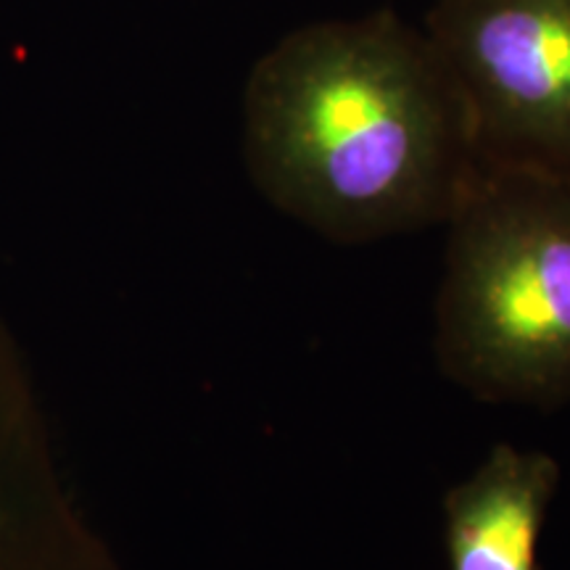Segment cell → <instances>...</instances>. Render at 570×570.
Instances as JSON below:
<instances>
[{
	"label": "cell",
	"mask_w": 570,
	"mask_h": 570,
	"mask_svg": "<svg viewBox=\"0 0 570 570\" xmlns=\"http://www.w3.org/2000/svg\"><path fill=\"white\" fill-rule=\"evenodd\" d=\"M244 161L277 212L362 246L444 225L479 154L428 35L375 11L296 27L254 63Z\"/></svg>",
	"instance_id": "obj_1"
},
{
	"label": "cell",
	"mask_w": 570,
	"mask_h": 570,
	"mask_svg": "<svg viewBox=\"0 0 570 570\" xmlns=\"http://www.w3.org/2000/svg\"><path fill=\"white\" fill-rule=\"evenodd\" d=\"M433 348L487 404H570V175L479 161L444 223Z\"/></svg>",
	"instance_id": "obj_2"
},
{
	"label": "cell",
	"mask_w": 570,
	"mask_h": 570,
	"mask_svg": "<svg viewBox=\"0 0 570 570\" xmlns=\"http://www.w3.org/2000/svg\"><path fill=\"white\" fill-rule=\"evenodd\" d=\"M423 32L479 161L570 175V0H436Z\"/></svg>",
	"instance_id": "obj_3"
},
{
	"label": "cell",
	"mask_w": 570,
	"mask_h": 570,
	"mask_svg": "<svg viewBox=\"0 0 570 570\" xmlns=\"http://www.w3.org/2000/svg\"><path fill=\"white\" fill-rule=\"evenodd\" d=\"M0 570H119L71 489L17 327L0 304Z\"/></svg>",
	"instance_id": "obj_4"
},
{
	"label": "cell",
	"mask_w": 570,
	"mask_h": 570,
	"mask_svg": "<svg viewBox=\"0 0 570 570\" xmlns=\"http://www.w3.org/2000/svg\"><path fill=\"white\" fill-rule=\"evenodd\" d=\"M562 470L541 449L497 444L444 494L449 570H539V539Z\"/></svg>",
	"instance_id": "obj_5"
}]
</instances>
